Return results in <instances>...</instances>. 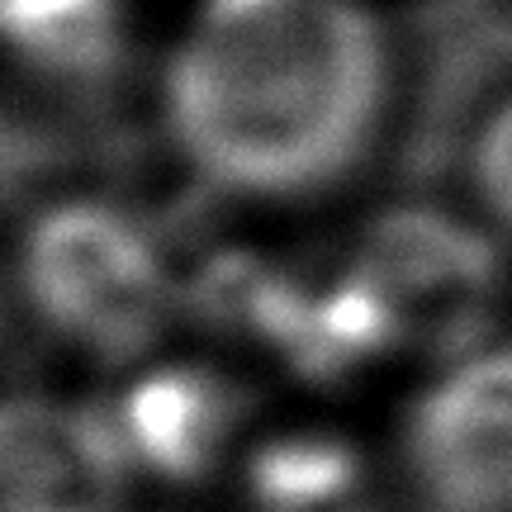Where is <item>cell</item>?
<instances>
[{
    "label": "cell",
    "instance_id": "1",
    "mask_svg": "<svg viewBox=\"0 0 512 512\" xmlns=\"http://www.w3.org/2000/svg\"><path fill=\"white\" fill-rule=\"evenodd\" d=\"M394 38L366 0H204L162 76L176 157L242 204L328 200L394 110Z\"/></svg>",
    "mask_w": 512,
    "mask_h": 512
},
{
    "label": "cell",
    "instance_id": "2",
    "mask_svg": "<svg viewBox=\"0 0 512 512\" xmlns=\"http://www.w3.org/2000/svg\"><path fill=\"white\" fill-rule=\"evenodd\" d=\"M19 294L57 342L138 361L171 323V266L162 242L128 209L67 195L38 209L19 238Z\"/></svg>",
    "mask_w": 512,
    "mask_h": 512
},
{
    "label": "cell",
    "instance_id": "3",
    "mask_svg": "<svg viewBox=\"0 0 512 512\" xmlns=\"http://www.w3.org/2000/svg\"><path fill=\"white\" fill-rule=\"evenodd\" d=\"M347 266L380 304L399 351H475L503 290V261L489 233L437 204L375 214Z\"/></svg>",
    "mask_w": 512,
    "mask_h": 512
},
{
    "label": "cell",
    "instance_id": "4",
    "mask_svg": "<svg viewBox=\"0 0 512 512\" xmlns=\"http://www.w3.org/2000/svg\"><path fill=\"white\" fill-rule=\"evenodd\" d=\"M403 456L441 512H512V342L441 366L408 408Z\"/></svg>",
    "mask_w": 512,
    "mask_h": 512
},
{
    "label": "cell",
    "instance_id": "5",
    "mask_svg": "<svg viewBox=\"0 0 512 512\" xmlns=\"http://www.w3.org/2000/svg\"><path fill=\"white\" fill-rule=\"evenodd\" d=\"M133 456L114 413L76 399H0V512H133Z\"/></svg>",
    "mask_w": 512,
    "mask_h": 512
},
{
    "label": "cell",
    "instance_id": "6",
    "mask_svg": "<svg viewBox=\"0 0 512 512\" xmlns=\"http://www.w3.org/2000/svg\"><path fill=\"white\" fill-rule=\"evenodd\" d=\"M133 470L162 484H204L242 437L247 399L200 361H152L110 408Z\"/></svg>",
    "mask_w": 512,
    "mask_h": 512
},
{
    "label": "cell",
    "instance_id": "7",
    "mask_svg": "<svg viewBox=\"0 0 512 512\" xmlns=\"http://www.w3.org/2000/svg\"><path fill=\"white\" fill-rule=\"evenodd\" d=\"M361 479L356 441L328 427H290L242 446V489L256 512H351Z\"/></svg>",
    "mask_w": 512,
    "mask_h": 512
},
{
    "label": "cell",
    "instance_id": "8",
    "mask_svg": "<svg viewBox=\"0 0 512 512\" xmlns=\"http://www.w3.org/2000/svg\"><path fill=\"white\" fill-rule=\"evenodd\" d=\"M0 43L48 81H100L119 62V0H0Z\"/></svg>",
    "mask_w": 512,
    "mask_h": 512
},
{
    "label": "cell",
    "instance_id": "9",
    "mask_svg": "<svg viewBox=\"0 0 512 512\" xmlns=\"http://www.w3.org/2000/svg\"><path fill=\"white\" fill-rule=\"evenodd\" d=\"M465 176H470L479 209L503 233H512V91L475 124V138L465 152Z\"/></svg>",
    "mask_w": 512,
    "mask_h": 512
}]
</instances>
